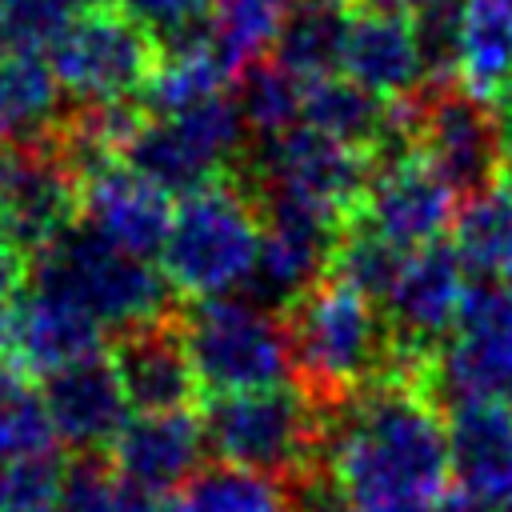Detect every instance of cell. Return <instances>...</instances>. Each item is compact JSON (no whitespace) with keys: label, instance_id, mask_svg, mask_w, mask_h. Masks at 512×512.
I'll return each instance as SVG.
<instances>
[{"label":"cell","instance_id":"obj_40","mask_svg":"<svg viewBox=\"0 0 512 512\" xmlns=\"http://www.w3.org/2000/svg\"><path fill=\"white\" fill-rule=\"evenodd\" d=\"M356 4H364V8H384V12H416V8H424V4H432V0H356Z\"/></svg>","mask_w":512,"mask_h":512},{"label":"cell","instance_id":"obj_15","mask_svg":"<svg viewBox=\"0 0 512 512\" xmlns=\"http://www.w3.org/2000/svg\"><path fill=\"white\" fill-rule=\"evenodd\" d=\"M112 368L136 412H180L200 400V380L180 332V308L112 332Z\"/></svg>","mask_w":512,"mask_h":512},{"label":"cell","instance_id":"obj_8","mask_svg":"<svg viewBox=\"0 0 512 512\" xmlns=\"http://www.w3.org/2000/svg\"><path fill=\"white\" fill-rule=\"evenodd\" d=\"M232 180L248 196L280 192L300 204H312L340 224H348L364 200V188L372 180V164L364 152L296 124L272 140H252L248 156L236 164Z\"/></svg>","mask_w":512,"mask_h":512},{"label":"cell","instance_id":"obj_20","mask_svg":"<svg viewBox=\"0 0 512 512\" xmlns=\"http://www.w3.org/2000/svg\"><path fill=\"white\" fill-rule=\"evenodd\" d=\"M452 484L512 512V408L500 400H460L444 408Z\"/></svg>","mask_w":512,"mask_h":512},{"label":"cell","instance_id":"obj_3","mask_svg":"<svg viewBox=\"0 0 512 512\" xmlns=\"http://www.w3.org/2000/svg\"><path fill=\"white\" fill-rule=\"evenodd\" d=\"M28 284L68 296L108 332L176 312V292L164 272L148 256L112 244L84 220L68 224L48 248L28 260Z\"/></svg>","mask_w":512,"mask_h":512},{"label":"cell","instance_id":"obj_37","mask_svg":"<svg viewBox=\"0 0 512 512\" xmlns=\"http://www.w3.org/2000/svg\"><path fill=\"white\" fill-rule=\"evenodd\" d=\"M24 288H28V256L8 236H0V316Z\"/></svg>","mask_w":512,"mask_h":512},{"label":"cell","instance_id":"obj_45","mask_svg":"<svg viewBox=\"0 0 512 512\" xmlns=\"http://www.w3.org/2000/svg\"><path fill=\"white\" fill-rule=\"evenodd\" d=\"M0 144H4V136H0Z\"/></svg>","mask_w":512,"mask_h":512},{"label":"cell","instance_id":"obj_30","mask_svg":"<svg viewBox=\"0 0 512 512\" xmlns=\"http://www.w3.org/2000/svg\"><path fill=\"white\" fill-rule=\"evenodd\" d=\"M296 0H212L208 8V32L224 60L236 68V76L264 60V52L276 44L280 24Z\"/></svg>","mask_w":512,"mask_h":512},{"label":"cell","instance_id":"obj_39","mask_svg":"<svg viewBox=\"0 0 512 512\" xmlns=\"http://www.w3.org/2000/svg\"><path fill=\"white\" fill-rule=\"evenodd\" d=\"M432 512H500V508H492L484 496H476V492H468V488H460V484H448V488L436 496Z\"/></svg>","mask_w":512,"mask_h":512},{"label":"cell","instance_id":"obj_17","mask_svg":"<svg viewBox=\"0 0 512 512\" xmlns=\"http://www.w3.org/2000/svg\"><path fill=\"white\" fill-rule=\"evenodd\" d=\"M56 444L68 452H108L120 428L128 424V396L120 388V376L112 368L108 352L84 356L40 384Z\"/></svg>","mask_w":512,"mask_h":512},{"label":"cell","instance_id":"obj_22","mask_svg":"<svg viewBox=\"0 0 512 512\" xmlns=\"http://www.w3.org/2000/svg\"><path fill=\"white\" fill-rule=\"evenodd\" d=\"M392 120V100L368 92L364 84L348 80L344 72L332 76H316L304 84V108H300V124L356 148V152H372Z\"/></svg>","mask_w":512,"mask_h":512},{"label":"cell","instance_id":"obj_25","mask_svg":"<svg viewBox=\"0 0 512 512\" xmlns=\"http://www.w3.org/2000/svg\"><path fill=\"white\" fill-rule=\"evenodd\" d=\"M460 84L488 104L512 84V0H464Z\"/></svg>","mask_w":512,"mask_h":512},{"label":"cell","instance_id":"obj_38","mask_svg":"<svg viewBox=\"0 0 512 512\" xmlns=\"http://www.w3.org/2000/svg\"><path fill=\"white\" fill-rule=\"evenodd\" d=\"M116 512H172V496H168V492L140 488V484H132V480H120Z\"/></svg>","mask_w":512,"mask_h":512},{"label":"cell","instance_id":"obj_24","mask_svg":"<svg viewBox=\"0 0 512 512\" xmlns=\"http://www.w3.org/2000/svg\"><path fill=\"white\" fill-rule=\"evenodd\" d=\"M60 84L52 64L40 52H0V136L4 140H32L48 132L64 108H60Z\"/></svg>","mask_w":512,"mask_h":512},{"label":"cell","instance_id":"obj_23","mask_svg":"<svg viewBox=\"0 0 512 512\" xmlns=\"http://www.w3.org/2000/svg\"><path fill=\"white\" fill-rule=\"evenodd\" d=\"M352 16H356V0H296L280 24L272 60H280L300 80L340 72Z\"/></svg>","mask_w":512,"mask_h":512},{"label":"cell","instance_id":"obj_19","mask_svg":"<svg viewBox=\"0 0 512 512\" xmlns=\"http://www.w3.org/2000/svg\"><path fill=\"white\" fill-rule=\"evenodd\" d=\"M172 212V196L120 160L84 176L80 220L136 256H160Z\"/></svg>","mask_w":512,"mask_h":512},{"label":"cell","instance_id":"obj_13","mask_svg":"<svg viewBox=\"0 0 512 512\" xmlns=\"http://www.w3.org/2000/svg\"><path fill=\"white\" fill-rule=\"evenodd\" d=\"M252 200L260 208V260L244 288V300L268 312H284L296 296H304L332 272L344 224L280 192H264Z\"/></svg>","mask_w":512,"mask_h":512},{"label":"cell","instance_id":"obj_42","mask_svg":"<svg viewBox=\"0 0 512 512\" xmlns=\"http://www.w3.org/2000/svg\"><path fill=\"white\" fill-rule=\"evenodd\" d=\"M500 284H504V288H508V292H512V264H508V268H504V276H500Z\"/></svg>","mask_w":512,"mask_h":512},{"label":"cell","instance_id":"obj_12","mask_svg":"<svg viewBox=\"0 0 512 512\" xmlns=\"http://www.w3.org/2000/svg\"><path fill=\"white\" fill-rule=\"evenodd\" d=\"M468 284L472 276L452 240H436L408 256L404 276L384 304V320L396 348V372L404 380L428 384L432 356L452 336Z\"/></svg>","mask_w":512,"mask_h":512},{"label":"cell","instance_id":"obj_28","mask_svg":"<svg viewBox=\"0 0 512 512\" xmlns=\"http://www.w3.org/2000/svg\"><path fill=\"white\" fill-rule=\"evenodd\" d=\"M40 452H56V428L44 392L36 388V376H28L0 348V464Z\"/></svg>","mask_w":512,"mask_h":512},{"label":"cell","instance_id":"obj_14","mask_svg":"<svg viewBox=\"0 0 512 512\" xmlns=\"http://www.w3.org/2000/svg\"><path fill=\"white\" fill-rule=\"evenodd\" d=\"M456 208L460 200L452 196V188L420 156H408L372 172L352 220L392 240L396 248L416 252L444 240L456 220Z\"/></svg>","mask_w":512,"mask_h":512},{"label":"cell","instance_id":"obj_10","mask_svg":"<svg viewBox=\"0 0 512 512\" xmlns=\"http://www.w3.org/2000/svg\"><path fill=\"white\" fill-rule=\"evenodd\" d=\"M416 152L456 200L500 184L504 128L488 100L464 84H424L416 92Z\"/></svg>","mask_w":512,"mask_h":512},{"label":"cell","instance_id":"obj_16","mask_svg":"<svg viewBox=\"0 0 512 512\" xmlns=\"http://www.w3.org/2000/svg\"><path fill=\"white\" fill-rule=\"evenodd\" d=\"M100 340L104 328L96 316H88L68 296H56L36 284H28L0 316V348L28 376H52L84 356L104 352Z\"/></svg>","mask_w":512,"mask_h":512},{"label":"cell","instance_id":"obj_36","mask_svg":"<svg viewBox=\"0 0 512 512\" xmlns=\"http://www.w3.org/2000/svg\"><path fill=\"white\" fill-rule=\"evenodd\" d=\"M116 4L128 16H136L160 44H168L180 32L208 20V8H212V0H116Z\"/></svg>","mask_w":512,"mask_h":512},{"label":"cell","instance_id":"obj_34","mask_svg":"<svg viewBox=\"0 0 512 512\" xmlns=\"http://www.w3.org/2000/svg\"><path fill=\"white\" fill-rule=\"evenodd\" d=\"M64 460L56 452L0 464V512H56Z\"/></svg>","mask_w":512,"mask_h":512},{"label":"cell","instance_id":"obj_4","mask_svg":"<svg viewBox=\"0 0 512 512\" xmlns=\"http://www.w3.org/2000/svg\"><path fill=\"white\" fill-rule=\"evenodd\" d=\"M260 260V208L236 184H212L176 204L160 244V272L180 300L236 296Z\"/></svg>","mask_w":512,"mask_h":512},{"label":"cell","instance_id":"obj_21","mask_svg":"<svg viewBox=\"0 0 512 512\" xmlns=\"http://www.w3.org/2000/svg\"><path fill=\"white\" fill-rule=\"evenodd\" d=\"M340 72L384 100H400L424 88V64L408 12H384L356 4Z\"/></svg>","mask_w":512,"mask_h":512},{"label":"cell","instance_id":"obj_6","mask_svg":"<svg viewBox=\"0 0 512 512\" xmlns=\"http://www.w3.org/2000/svg\"><path fill=\"white\" fill-rule=\"evenodd\" d=\"M180 332L204 396L252 392L292 380L280 312H268L244 296L184 300Z\"/></svg>","mask_w":512,"mask_h":512},{"label":"cell","instance_id":"obj_31","mask_svg":"<svg viewBox=\"0 0 512 512\" xmlns=\"http://www.w3.org/2000/svg\"><path fill=\"white\" fill-rule=\"evenodd\" d=\"M412 252L396 248L392 240L376 236L372 228L348 220L344 232H340V244H336V256H332V272L336 280H344L348 288H356L360 296H368L372 304H388L392 288L400 284L404 276V264H408Z\"/></svg>","mask_w":512,"mask_h":512},{"label":"cell","instance_id":"obj_33","mask_svg":"<svg viewBox=\"0 0 512 512\" xmlns=\"http://www.w3.org/2000/svg\"><path fill=\"white\" fill-rule=\"evenodd\" d=\"M80 12L84 0H0V40L16 52L52 48Z\"/></svg>","mask_w":512,"mask_h":512},{"label":"cell","instance_id":"obj_2","mask_svg":"<svg viewBox=\"0 0 512 512\" xmlns=\"http://www.w3.org/2000/svg\"><path fill=\"white\" fill-rule=\"evenodd\" d=\"M284 340L292 384H300L320 408L348 404L372 384L392 380V332L384 308L324 276L284 312Z\"/></svg>","mask_w":512,"mask_h":512},{"label":"cell","instance_id":"obj_35","mask_svg":"<svg viewBox=\"0 0 512 512\" xmlns=\"http://www.w3.org/2000/svg\"><path fill=\"white\" fill-rule=\"evenodd\" d=\"M120 476L108 452H72L60 472L56 512H116Z\"/></svg>","mask_w":512,"mask_h":512},{"label":"cell","instance_id":"obj_18","mask_svg":"<svg viewBox=\"0 0 512 512\" xmlns=\"http://www.w3.org/2000/svg\"><path fill=\"white\" fill-rule=\"evenodd\" d=\"M108 460L120 480H132L152 492H180L204 464L208 440L200 428V412H136L120 428L108 448Z\"/></svg>","mask_w":512,"mask_h":512},{"label":"cell","instance_id":"obj_7","mask_svg":"<svg viewBox=\"0 0 512 512\" xmlns=\"http://www.w3.org/2000/svg\"><path fill=\"white\" fill-rule=\"evenodd\" d=\"M160 40L120 4L84 8L72 28L48 48L60 92L72 104H124L140 100L160 72Z\"/></svg>","mask_w":512,"mask_h":512},{"label":"cell","instance_id":"obj_32","mask_svg":"<svg viewBox=\"0 0 512 512\" xmlns=\"http://www.w3.org/2000/svg\"><path fill=\"white\" fill-rule=\"evenodd\" d=\"M412 32L424 64V84L460 80V36H464V0H432L412 12Z\"/></svg>","mask_w":512,"mask_h":512},{"label":"cell","instance_id":"obj_5","mask_svg":"<svg viewBox=\"0 0 512 512\" xmlns=\"http://www.w3.org/2000/svg\"><path fill=\"white\" fill-rule=\"evenodd\" d=\"M200 428L208 456L272 480H288L324 460V408L292 380L208 396L200 408Z\"/></svg>","mask_w":512,"mask_h":512},{"label":"cell","instance_id":"obj_26","mask_svg":"<svg viewBox=\"0 0 512 512\" xmlns=\"http://www.w3.org/2000/svg\"><path fill=\"white\" fill-rule=\"evenodd\" d=\"M452 248L472 280H500L512 264V192L500 184L460 200L452 220Z\"/></svg>","mask_w":512,"mask_h":512},{"label":"cell","instance_id":"obj_44","mask_svg":"<svg viewBox=\"0 0 512 512\" xmlns=\"http://www.w3.org/2000/svg\"><path fill=\"white\" fill-rule=\"evenodd\" d=\"M0 52H4V40H0Z\"/></svg>","mask_w":512,"mask_h":512},{"label":"cell","instance_id":"obj_41","mask_svg":"<svg viewBox=\"0 0 512 512\" xmlns=\"http://www.w3.org/2000/svg\"><path fill=\"white\" fill-rule=\"evenodd\" d=\"M368 512H432V508H420V504H400V508H368Z\"/></svg>","mask_w":512,"mask_h":512},{"label":"cell","instance_id":"obj_27","mask_svg":"<svg viewBox=\"0 0 512 512\" xmlns=\"http://www.w3.org/2000/svg\"><path fill=\"white\" fill-rule=\"evenodd\" d=\"M172 512H288V496L272 476L212 460L172 496Z\"/></svg>","mask_w":512,"mask_h":512},{"label":"cell","instance_id":"obj_11","mask_svg":"<svg viewBox=\"0 0 512 512\" xmlns=\"http://www.w3.org/2000/svg\"><path fill=\"white\" fill-rule=\"evenodd\" d=\"M84 176L56 144V132L0 144V236L28 260L80 220Z\"/></svg>","mask_w":512,"mask_h":512},{"label":"cell","instance_id":"obj_43","mask_svg":"<svg viewBox=\"0 0 512 512\" xmlns=\"http://www.w3.org/2000/svg\"><path fill=\"white\" fill-rule=\"evenodd\" d=\"M92 4H116V0H84V8H92Z\"/></svg>","mask_w":512,"mask_h":512},{"label":"cell","instance_id":"obj_29","mask_svg":"<svg viewBox=\"0 0 512 512\" xmlns=\"http://www.w3.org/2000/svg\"><path fill=\"white\" fill-rule=\"evenodd\" d=\"M304 84L296 72H288L280 60H252L236 84L232 96L240 104V116L252 132V140H272L300 124L304 108Z\"/></svg>","mask_w":512,"mask_h":512},{"label":"cell","instance_id":"obj_1","mask_svg":"<svg viewBox=\"0 0 512 512\" xmlns=\"http://www.w3.org/2000/svg\"><path fill=\"white\" fill-rule=\"evenodd\" d=\"M324 460L336 468L352 512L420 504L448 488V432L440 404L408 380H384L324 408Z\"/></svg>","mask_w":512,"mask_h":512},{"label":"cell","instance_id":"obj_9","mask_svg":"<svg viewBox=\"0 0 512 512\" xmlns=\"http://www.w3.org/2000/svg\"><path fill=\"white\" fill-rule=\"evenodd\" d=\"M424 392L444 408L500 400L512 408V292L500 280H472L452 336L428 368Z\"/></svg>","mask_w":512,"mask_h":512}]
</instances>
